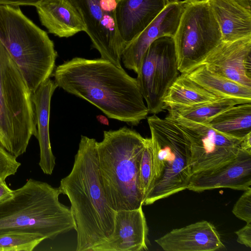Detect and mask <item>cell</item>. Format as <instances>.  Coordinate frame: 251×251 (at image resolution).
<instances>
[{
  "label": "cell",
  "instance_id": "6da1fadb",
  "mask_svg": "<svg viewBox=\"0 0 251 251\" xmlns=\"http://www.w3.org/2000/svg\"><path fill=\"white\" fill-rule=\"evenodd\" d=\"M53 75L58 87L84 99L109 118L137 126L147 118L136 78L102 58L75 57L58 65Z\"/></svg>",
  "mask_w": 251,
  "mask_h": 251
},
{
  "label": "cell",
  "instance_id": "7a4b0ae2",
  "mask_svg": "<svg viewBox=\"0 0 251 251\" xmlns=\"http://www.w3.org/2000/svg\"><path fill=\"white\" fill-rule=\"evenodd\" d=\"M96 142L81 136L72 171L59 187L71 203L77 251H97L114 229L116 211L109 204L100 181Z\"/></svg>",
  "mask_w": 251,
  "mask_h": 251
},
{
  "label": "cell",
  "instance_id": "3957f363",
  "mask_svg": "<svg viewBox=\"0 0 251 251\" xmlns=\"http://www.w3.org/2000/svg\"><path fill=\"white\" fill-rule=\"evenodd\" d=\"M148 139L125 126L104 131L103 140L96 142L100 181L107 201L116 211L143 205L139 166Z\"/></svg>",
  "mask_w": 251,
  "mask_h": 251
},
{
  "label": "cell",
  "instance_id": "277c9868",
  "mask_svg": "<svg viewBox=\"0 0 251 251\" xmlns=\"http://www.w3.org/2000/svg\"><path fill=\"white\" fill-rule=\"evenodd\" d=\"M59 187L30 178L0 203V234L28 232L53 240L75 229L70 208L59 201Z\"/></svg>",
  "mask_w": 251,
  "mask_h": 251
},
{
  "label": "cell",
  "instance_id": "5b68a950",
  "mask_svg": "<svg viewBox=\"0 0 251 251\" xmlns=\"http://www.w3.org/2000/svg\"><path fill=\"white\" fill-rule=\"evenodd\" d=\"M0 41L32 93L52 75L57 56L54 43L19 6L0 5Z\"/></svg>",
  "mask_w": 251,
  "mask_h": 251
},
{
  "label": "cell",
  "instance_id": "8992f818",
  "mask_svg": "<svg viewBox=\"0 0 251 251\" xmlns=\"http://www.w3.org/2000/svg\"><path fill=\"white\" fill-rule=\"evenodd\" d=\"M151 134L153 176L143 205L187 189L192 175L190 143L182 129L167 117H147Z\"/></svg>",
  "mask_w": 251,
  "mask_h": 251
},
{
  "label": "cell",
  "instance_id": "52a82bcc",
  "mask_svg": "<svg viewBox=\"0 0 251 251\" xmlns=\"http://www.w3.org/2000/svg\"><path fill=\"white\" fill-rule=\"evenodd\" d=\"M32 93L0 41V145L16 158L37 135Z\"/></svg>",
  "mask_w": 251,
  "mask_h": 251
},
{
  "label": "cell",
  "instance_id": "ba28073f",
  "mask_svg": "<svg viewBox=\"0 0 251 251\" xmlns=\"http://www.w3.org/2000/svg\"><path fill=\"white\" fill-rule=\"evenodd\" d=\"M173 38L181 74L201 65L222 42L220 27L206 0H188Z\"/></svg>",
  "mask_w": 251,
  "mask_h": 251
},
{
  "label": "cell",
  "instance_id": "9c48e42d",
  "mask_svg": "<svg viewBox=\"0 0 251 251\" xmlns=\"http://www.w3.org/2000/svg\"><path fill=\"white\" fill-rule=\"evenodd\" d=\"M179 73L173 38L164 36L153 41L143 56L136 78L149 113L166 109L164 99Z\"/></svg>",
  "mask_w": 251,
  "mask_h": 251
},
{
  "label": "cell",
  "instance_id": "30bf717a",
  "mask_svg": "<svg viewBox=\"0 0 251 251\" xmlns=\"http://www.w3.org/2000/svg\"><path fill=\"white\" fill-rule=\"evenodd\" d=\"M79 13L94 48L101 58L122 68L121 56L125 48L116 19L117 0H70Z\"/></svg>",
  "mask_w": 251,
  "mask_h": 251
},
{
  "label": "cell",
  "instance_id": "8fae6325",
  "mask_svg": "<svg viewBox=\"0 0 251 251\" xmlns=\"http://www.w3.org/2000/svg\"><path fill=\"white\" fill-rule=\"evenodd\" d=\"M175 122L190 143L192 175L216 168L233 159L242 140L227 136L207 124L167 116Z\"/></svg>",
  "mask_w": 251,
  "mask_h": 251
},
{
  "label": "cell",
  "instance_id": "7c38bea8",
  "mask_svg": "<svg viewBox=\"0 0 251 251\" xmlns=\"http://www.w3.org/2000/svg\"><path fill=\"white\" fill-rule=\"evenodd\" d=\"M188 0H176L169 3L157 16L125 47L121 61L125 67L137 74L142 59L151 43L157 39L173 38Z\"/></svg>",
  "mask_w": 251,
  "mask_h": 251
},
{
  "label": "cell",
  "instance_id": "4fadbf2b",
  "mask_svg": "<svg viewBox=\"0 0 251 251\" xmlns=\"http://www.w3.org/2000/svg\"><path fill=\"white\" fill-rule=\"evenodd\" d=\"M251 185V153L240 150L228 162L192 174L187 189L197 192L222 188L245 191Z\"/></svg>",
  "mask_w": 251,
  "mask_h": 251
},
{
  "label": "cell",
  "instance_id": "5bb4252c",
  "mask_svg": "<svg viewBox=\"0 0 251 251\" xmlns=\"http://www.w3.org/2000/svg\"><path fill=\"white\" fill-rule=\"evenodd\" d=\"M210 70L251 88V36L222 41L204 59Z\"/></svg>",
  "mask_w": 251,
  "mask_h": 251
},
{
  "label": "cell",
  "instance_id": "9a60e30c",
  "mask_svg": "<svg viewBox=\"0 0 251 251\" xmlns=\"http://www.w3.org/2000/svg\"><path fill=\"white\" fill-rule=\"evenodd\" d=\"M148 231L142 206L116 211L113 232L97 251H147Z\"/></svg>",
  "mask_w": 251,
  "mask_h": 251
},
{
  "label": "cell",
  "instance_id": "2e32d148",
  "mask_svg": "<svg viewBox=\"0 0 251 251\" xmlns=\"http://www.w3.org/2000/svg\"><path fill=\"white\" fill-rule=\"evenodd\" d=\"M155 241L166 251H214L225 248L216 227L207 221L174 229Z\"/></svg>",
  "mask_w": 251,
  "mask_h": 251
},
{
  "label": "cell",
  "instance_id": "e0dca14e",
  "mask_svg": "<svg viewBox=\"0 0 251 251\" xmlns=\"http://www.w3.org/2000/svg\"><path fill=\"white\" fill-rule=\"evenodd\" d=\"M176 0H121L116 9L120 36L125 47L170 3Z\"/></svg>",
  "mask_w": 251,
  "mask_h": 251
},
{
  "label": "cell",
  "instance_id": "ac0fdd59",
  "mask_svg": "<svg viewBox=\"0 0 251 251\" xmlns=\"http://www.w3.org/2000/svg\"><path fill=\"white\" fill-rule=\"evenodd\" d=\"M58 87L55 81L49 78L44 81L32 95L34 104L37 138L40 147L39 165L43 172L51 175L55 165L50 142L49 121L51 98Z\"/></svg>",
  "mask_w": 251,
  "mask_h": 251
},
{
  "label": "cell",
  "instance_id": "d6986e66",
  "mask_svg": "<svg viewBox=\"0 0 251 251\" xmlns=\"http://www.w3.org/2000/svg\"><path fill=\"white\" fill-rule=\"evenodd\" d=\"M35 7L41 24L50 33L68 38L85 31L82 19L70 0H43Z\"/></svg>",
  "mask_w": 251,
  "mask_h": 251
},
{
  "label": "cell",
  "instance_id": "ffe728a7",
  "mask_svg": "<svg viewBox=\"0 0 251 251\" xmlns=\"http://www.w3.org/2000/svg\"><path fill=\"white\" fill-rule=\"evenodd\" d=\"M220 27L222 41L251 36V9L234 0H206Z\"/></svg>",
  "mask_w": 251,
  "mask_h": 251
},
{
  "label": "cell",
  "instance_id": "44dd1931",
  "mask_svg": "<svg viewBox=\"0 0 251 251\" xmlns=\"http://www.w3.org/2000/svg\"><path fill=\"white\" fill-rule=\"evenodd\" d=\"M184 74L217 97L233 99L243 103H251V88L210 70L204 64H201Z\"/></svg>",
  "mask_w": 251,
  "mask_h": 251
},
{
  "label": "cell",
  "instance_id": "7402d4cb",
  "mask_svg": "<svg viewBox=\"0 0 251 251\" xmlns=\"http://www.w3.org/2000/svg\"><path fill=\"white\" fill-rule=\"evenodd\" d=\"M181 74L169 88L164 99L166 109L189 106L220 99Z\"/></svg>",
  "mask_w": 251,
  "mask_h": 251
},
{
  "label": "cell",
  "instance_id": "603a6c76",
  "mask_svg": "<svg viewBox=\"0 0 251 251\" xmlns=\"http://www.w3.org/2000/svg\"><path fill=\"white\" fill-rule=\"evenodd\" d=\"M207 125L227 136L242 140L251 132V103H240L227 109Z\"/></svg>",
  "mask_w": 251,
  "mask_h": 251
},
{
  "label": "cell",
  "instance_id": "cb8c5ba5",
  "mask_svg": "<svg viewBox=\"0 0 251 251\" xmlns=\"http://www.w3.org/2000/svg\"><path fill=\"white\" fill-rule=\"evenodd\" d=\"M243 103L230 98H220L215 100L189 106L168 108L171 117H176L191 122L207 124L215 116L235 105Z\"/></svg>",
  "mask_w": 251,
  "mask_h": 251
},
{
  "label": "cell",
  "instance_id": "d4e9b609",
  "mask_svg": "<svg viewBox=\"0 0 251 251\" xmlns=\"http://www.w3.org/2000/svg\"><path fill=\"white\" fill-rule=\"evenodd\" d=\"M44 236L28 232H7L0 234V251H31Z\"/></svg>",
  "mask_w": 251,
  "mask_h": 251
},
{
  "label": "cell",
  "instance_id": "484cf974",
  "mask_svg": "<svg viewBox=\"0 0 251 251\" xmlns=\"http://www.w3.org/2000/svg\"><path fill=\"white\" fill-rule=\"evenodd\" d=\"M152 176V152L151 140V138H148L142 153L139 166V177L144 199L151 187Z\"/></svg>",
  "mask_w": 251,
  "mask_h": 251
},
{
  "label": "cell",
  "instance_id": "4316f807",
  "mask_svg": "<svg viewBox=\"0 0 251 251\" xmlns=\"http://www.w3.org/2000/svg\"><path fill=\"white\" fill-rule=\"evenodd\" d=\"M0 145V181L15 175L21 163Z\"/></svg>",
  "mask_w": 251,
  "mask_h": 251
},
{
  "label": "cell",
  "instance_id": "83f0119b",
  "mask_svg": "<svg viewBox=\"0 0 251 251\" xmlns=\"http://www.w3.org/2000/svg\"><path fill=\"white\" fill-rule=\"evenodd\" d=\"M232 212L238 219L251 223V187L244 191L235 203Z\"/></svg>",
  "mask_w": 251,
  "mask_h": 251
},
{
  "label": "cell",
  "instance_id": "f1b7e54d",
  "mask_svg": "<svg viewBox=\"0 0 251 251\" xmlns=\"http://www.w3.org/2000/svg\"><path fill=\"white\" fill-rule=\"evenodd\" d=\"M237 236V241L246 247L251 248V223L247 224L235 232Z\"/></svg>",
  "mask_w": 251,
  "mask_h": 251
},
{
  "label": "cell",
  "instance_id": "f546056e",
  "mask_svg": "<svg viewBox=\"0 0 251 251\" xmlns=\"http://www.w3.org/2000/svg\"><path fill=\"white\" fill-rule=\"evenodd\" d=\"M43 0H0V5L35 6Z\"/></svg>",
  "mask_w": 251,
  "mask_h": 251
},
{
  "label": "cell",
  "instance_id": "4dcf8cb0",
  "mask_svg": "<svg viewBox=\"0 0 251 251\" xmlns=\"http://www.w3.org/2000/svg\"><path fill=\"white\" fill-rule=\"evenodd\" d=\"M13 193L5 180L0 181V203L9 197Z\"/></svg>",
  "mask_w": 251,
  "mask_h": 251
},
{
  "label": "cell",
  "instance_id": "1f68e13d",
  "mask_svg": "<svg viewBox=\"0 0 251 251\" xmlns=\"http://www.w3.org/2000/svg\"><path fill=\"white\" fill-rule=\"evenodd\" d=\"M240 149L251 153V132L246 135L241 140Z\"/></svg>",
  "mask_w": 251,
  "mask_h": 251
},
{
  "label": "cell",
  "instance_id": "d6a6232c",
  "mask_svg": "<svg viewBox=\"0 0 251 251\" xmlns=\"http://www.w3.org/2000/svg\"><path fill=\"white\" fill-rule=\"evenodd\" d=\"M246 8L251 9V0H234Z\"/></svg>",
  "mask_w": 251,
  "mask_h": 251
},
{
  "label": "cell",
  "instance_id": "836d02e7",
  "mask_svg": "<svg viewBox=\"0 0 251 251\" xmlns=\"http://www.w3.org/2000/svg\"><path fill=\"white\" fill-rule=\"evenodd\" d=\"M97 119L101 124L107 126L109 125V121L107 118L103 115H99L97 116Z\"/></svg>",
  "mask_w": 251,
  "mask_h": 251
},
{
  "label": "cell",
  "instance_id": "e575fe53",
  "mask_svg": "<svg viewBox=\"0 0 251 251\" xmlns=\"http://www.w3.org/2000/svg\"><path fill=\"white\" fill-rule=\"evenodd\" d=\"M118 1H120V0H117Z\"/></svg>",
  "mask_w": 251,
  "mask_h": 251
}]
</instances>
